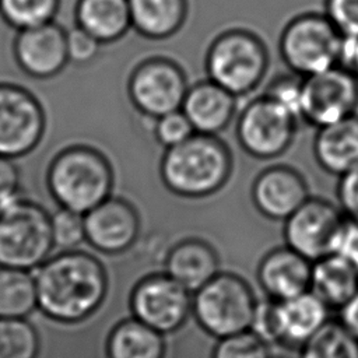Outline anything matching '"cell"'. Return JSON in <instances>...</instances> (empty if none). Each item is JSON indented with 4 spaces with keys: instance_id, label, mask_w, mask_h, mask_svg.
Wrapping results in <instances>:
<instances>
[{
    "instance_id": "obj_6",
    "label": "cell",
    "mask_w": 358,
    "mask_h": 358,
    "mask_svg": "<svg viewBox=\"0 0 358 358\" xmlns=\"http://www.w3.org/2000/svg\"><path fill=\"white\" fill-rule=\"evenodd\" d=\"M257 299L239 274L220 271L192 294V315L199 327L214 338L250 329Z\"/></svg>"
},
{
    "instance_id": "obj_36",
    "label": "cell",
    "mask_w": 358,
    "mask_h": 358,
    "mask_svg": "<svg viewBox=\"0 0 358 358\" xmlns=\"http://www.w3.org/2000/svg\"><path fill=\"white\" fill-rule=\"evenodd\" d=\"M101 43L77 25L67 31L69 62L74 64H88L99 53Z\"/></svg>"
},
{
    "instance_id": "obj_22",
    "label": "cell",
    "mask_w": 358,
    "mask_h": 358,
    "mask_svg": "<svg viewBox=\"0 0 358 358\" xmlns=\"http://www.w3.org/2000/svg\"><path fill=\"white\" fill-rule=\"evenodd\" d=\"M131 29L151 41L178 34L189 14V0H127Z\"/></svg>"
},
{
    "instance_id": "obj_8",
    "label": "cell",
    "mask_w": 358,
    "mask_h": 358,
    "mask_svg": "<svg viewBox=\"0 0 358 358\" xmlns=\"http://www.w3.org/2000/svg\"><path fill=\"white\" fill-rule=\"evenodd\" d=\"M41 78L0 83V155L20 158L31 152L46 130V112L38 90Z\"/></svg>"
},
{
    "instance_id": "obj_27",
    "label": "cell",
    "mask_w": 358,
    "mask_h": 358,
    "mask_svg": "<svg viewBox=\"0 0 358 358\" xmlns=\"http://www.w3.org/2000/svg\"><path fill=\"white\" fill-rule=\"evenodd\" d=\"M301 358H358V338L330 319L301 347Z\"/></svg>"
},
{
    "instance_id": "obj_18",
    "label": "cell",
    "mask_w": 358,
    "mask_h": 358,
    "mask_svg": "<svg viewBox=\"0 0 358 358\" xmlns=\"http://www.w3.org/2000/svg\"><path fill=\"white\" fill-rule=\"evenodd\" d=\"M236 96L211 80L189 85L180 110L194 133L217 136L224 131L236 113Z\"/></svg>"
},
{
    "instance_id": "obj_17",
    "label": "cell",
    "mask_w": 358,
    "mask_h": 358,
    "mask_svg": "<svg viewBox=\"0 0 358 358\" xmlns=\"http://www.w3.org/2000/svg\"><path fill=\"white\" fill-rule=\"evenodd\" d=\"M312 262L282 245L268 250L259 262L256 280L266 298L284 301L310 288Z\"/></svg>"
},
{
    "instance_id": "obj_21",
    "label": "cell",
    "mask_w": 358,
    "mask_h": 358,
    "mask_svg": "<svg viewBox=\"0 0 358 358\" xmlns=\"http://www.w3.org/2000/svg\"><path fill=\"white\" fill-rule=\"evenodd\" d=\"M316 164L329 175L343 176L358 166V113L316 129L312 144Z\"/></svg>"
},
{
    "instance_id": "obj_10",
    "label": "cell",
    "mask_w": 358,
    "mask_h": 358,
    "mask_svg": "<svg viewBox=\"0 0 358 358\" xmlns=\"http://www.w3.org/2000/svg\"><path fill=\"white\" fill-rule=\"evenodd\" d=\"M189 84L183 69L172 59L152 56L141 60L127 80V95L134 109L145 117L179 110Z\"/></svg>"
},
{
    "instance_id": "obj_35",
    "label": "cell",
    "mask_w": 358,
    "mask_h": 358,
    "mask_svg": "<svg viewBox=\"0 0 358 358\" xmlns=\"http://www.w3.org/2000/svg\"><path fill=\"white\" fill-rule=\"evenodd\" d=\"M249 330L267 345H278V329L274 301L268 298L263 301L257 299Z\"/></svg>"
},
{
    "instance_id": "obj_11",
    "label": "cell",
    "mask_w": 358,
    "mask_h": 358,
    "mask_svg": "<svg viewBox=\"0 0 358 358\" xmlns=\"http://www.w3.org/2000/svg\"><path fill=\"white\" fill-rule=\"evenodd\" d=\"M133 317L166 336L182 329L192 315V292L166 273L140 278L129 298Z\"/></svg>"
},
{
    "instance_id": "obj_30",
    "label": "cell",
    "mask_w": 358,
    "mask_h": 358,
    "mask_svg": "<svg viewBox=\"0 0 358 358\" xmlns=\"http://www.w3.org/2000/svg\"><path fill=\"white\" fill-rule=\"evenodd\" d=\"M53 245L59 250L78 249L85 242L84 214L59 207L50 214Z\"/></svg>"
},
{
    "instance_id": "obj_7",
    "label": "cell",
    "mask_w": 358,
    "mask_h": 358,
    "mask_svg": "<svg viewBox=\"0 0 358 358\" xmlns=\"http://www.w3.org/2000/svg\"><path fill=\"white\" fill-rule=\"evenodd\" d=\"M343 35L324 13H302L292 17L281 31L278 53L287 69L309 77L338 66Z\"/></svg>"
},
{
    "instance_id": "obj_14",
    "label": "cell",
    "mask_w": 358,
    "mask_h": 358,
    "mask_svg": "<svg viewBox=\"0 0 358 358\" xmlns=\"http://www.w3.org/2000/svg\"><path fill=\"white\" fill-rule=\"evenodd\" d=\"M85 242L108 256L130 250L138 239L141 220L137 208L126 199L110 196L84 214Z\"/></svg>"
},
{
    "instance_id": "obj_40",
    "label": "cell",
    "mask_w": 358,
    "mask_h": 358,
    "mask_svg": "<svg viewBox=\"0 0 358 358\" xmlns=\"http://www.w3.org/2000/svg\"><path fill=\"white\" fill-rule=\"evenodd\" d=\"M338 322L358 338V291L338 309Z\"/></svg>"
},
{
    "instance_id": "obj_41",
    "label": "cell",
    "mask_w": 358,
    "mask_h": 358,
    "mask_svg": "<svg viewBox=\"0 0 358 358\" xmlns=\"http://www.w3.org/2000/svg\"><path fill=\"white\" fill-rule=\"evenodd\" d=\"M338 66L347 69L358 81V38H344Z\"/></svg>"
},
{
    "instance_id": "obj_31",
    "label": "cell",
    "mask_w": 358,
    "mask_h": 358,
    "mask_svg": "<svg viewBox=\"0 0 358 358\" xmlns=\"http://www.w3.org/2000/svg\"><path fill=\"white\" fill-rule=\"evenodd\" d=\"M302 92L303 77L294 73H278L266 85L264 94L280 106L287 109L299 122H302Z\"/></svg>"
},
{
    "instance_id": "obj_16",
    "label": "cell",
    "mask_w": 358,
    "mask_h": 358,
    "mask_svg": "<svg viewBox=\"0 0 358 358\" xmlns=\"http://www.w3.org/2000/svg\"><path fill=\"white\" fill-rule=\"evenodd\" d=\"M14 53L27 74L36 78L55 77L70 63L67 31L55 21L17 31Z\"/></svg>"
},
{
    "instance_id": "obj_34",
    "label": "cell",
    "mask_w": 358,
    "mask_h": 358,
    "mask_svg": "<svg viewBox=\"0 0 358 358\" xmlns=\"http://www.w3.org/2000/svg\"><path fill=\"white\" fill-rule=\"evenodd\" d=\"M324 14L344 38H358V0H324Z\"/></svg>"
},
{
    "instance_id": "obj_15",
    "label": "cell",
    "mask_w": 358,
    "mask_h": 358,
    "mask_svg": "<svg viewBox=\"0 0 358 358\" xmlns=\"http://www.w3.org/2000/svg\"><path fill=\"white\" fill-rule=\"evenodd\" d=\"M303 175L289 165H270L260 171L250 187L255 208L267 220L285 221L308 199Z\"/></svg>"
},
{
    "instance_id": "obj_20",
    "label": "cell",
    "mask_w": 358,
    "mask_h": 358,
    "mask_svg": "<svg viewBox=\"0 0 358 358\" xmlns=\"http://www.w3.org/2000/svg\"><path fill=\"white\" fill-rule=\"evenodd\" d=\"M164 273L193 294L220 273V257L208 241L183 238L166 252Z\"/></svg>"
},
{
    "instance_id": "obj_4",
    "label": "cell",
    "mask_w": 358,
    "mask_h": 358,
    "mask_svg": "<svg viewBox=\"0 0 358 358\" xmlns=\"http://www.w3.org/2000/svg\"><path fill=\"white\" fill-rule=\"evenodd\" d=\"M50 213L21 189L0 203V266L35 270L52 253Z\"/></svg>"
},
{
    "instance_id": "obj_32",
    "label": "cell",
    "mask_w": 358,
    "mask_h": 358,
    "mask_svg": "<svg viewBox=\"0 0 358 358\" xmlns=\"http://www.w3.org/2000/svg\"><path fill=\"white\" fill-rule=\"evenodd\" d=\"M211 358H271L270 345L250 330L218 338Z\"/></svg>"
},
{
    "instance_id": "obj_37",
    "label": "cell",
    "mask_w": 358,
    "mask_h": 358,
    "mask_svg": "<svg viewBox=\"0 0 358 358\" xmlns=\"http://www.w3.org/2000/svg\"><path fill=\"white\" fill-rule=\"evenodd\" d=\"M336 196L344 217L358 224V166L338 178Z\"/></svg>"
},
{
    "instance_id": "obj_29",
    "label": "cell",
    "mask_w": 358,
    "mask_h": 358,
    "mask_svg": "<svg viewBox=\"0 0 358 358\" xmlns=\"http://www.w3.org/2000/svg\"><path fill=\"white\" fill-rule=\"evenodd\" d=\"M62 0H0V17L21 31L55 20Z\"/></svg>"
},
{
    "instance_id": "obj_42",
    "label": "cell",
    "mask_w": 358,
    "mask_h": 358,
    "mask_svg": "<svg viewBox=\"0 0 358 358\" xmlns=\"http://www.w3.org/2000/svg\"><path fill=\"white\" fill-rule=\"evenodd\" d=\"M274 358H291V357H274Z\"/></svg>"
},
{
    "instance_id": "obj_38",
    "label": "cell",
    "mask_w": 358,
    "mask_h": 358,
    "mask_svg": "<svg viewBox=\"0 0 358 358\" xmlns=\"http://www.w3.org/2000/svg\"><path fill=\"white\" fill-rule=\"evenodd\" d=\"M331 253L340 256L348 264L358 271V224L350 220H344L340 227L333 246Z\"/></svg>"
},
{
    "instance_id": "obj_3",
    "label": "cell",
    "mask_w": 358,
    "mask_h": 358,
    "mask_svg": "<svg viewBox=\"0 0 358 358\" xmlns=\"http://www.w3.org/2000/svg\"><path fill=\"white\" fill-rule=\"evenodd\" d=\"M46 185L59 207L85 214L112 196L115 173L108 157L90 144H70L49 162Z\"/></svg>"
},
{
    "instance_id": "obj_12",
    "label": "cell",
    "mask_w": 358,
    "mask_h": 358,
    "mask_svg": "<svg viewBox=\"0 0 358 358\" xmlns=\"http://www.w3.org/2000/svg\"><path fill=\"white\" fill-rule=\"evenodd\" d=\"M358 109V81L344 67L334 66L303 78L302 122L322 127L352 116Z\"/></svg>"
},
{
    "instance_id": "obj_39",
    "label": "cell",
    "mask_w": 358,
    "mask_h": 358,
    "mask_svg": "<svg viewBox=\"0 0 358 358\" xmlns=\"http://www.w3.org/2000/svg\"><path fill=\"white\" fill-rule=\"evenodd\" d=\"M21 173L15 159L0 155V203L20 190Z\"/></svg>"
},
{
    "instance_id": "obj_28",
    "label": "cell",
    "mask_w": 358,
    "mask_h": 358,
    "mask_svg": "<svg viewBox=\"0 0 358 358\" xmlns=\"http://www.w3.org/2000/svg\"><path fill=\"white\" fill-rule=\"evenodd\" d=\"M41 336L31 317H0V358H38Z\"/></svg>"
},
{
    "instance_id": "obj_33",
    "label": "cell",
    "mask_w": 358,
    "mask_h": 358,
    "mask_svg": "<svg viewBox=\"0 0 358 358\" xmlns=\"http://www.w3.org/2000/svg\"><path fill=\"white\" fill-rule=\"evenodd\" d=\"M154 122H155L154 124L155 140L164 148L175 147L183 143L185 140H187L192 134H194V130L190 122L187 120V117L183 115L180 109L166 113Z\"/></svg>"
},
{
    "instance_id": "obj_24",
    "label": "cell",
    "mask_w": 358,
    "mask_h": 358,
    "mask_svg": "<svg viewBox=\"0 0 358 358\" xmlns=\"http://www.w3.org/2000/svg\"><path fill=\"white\" fill-rule=\"evenodd\" d=\"M105 354L106 358H165V336L131 316L112 327Z\"/></svg>"
},
{
    "instance_id": "obj_9",
    "label": "cell",
    "mask_w": 358,
    "mask_h": 358,
    "mask_svg": "<svg viewBox=\"0 0 358 358\" xmlns=\"http://www.w3.org/2000/svg\"><path fill=\"white\" fill-rule=\"evenodd\" d=\"M299 120L271 98L260 94L239 112L235 123L238 145L256 159H275L292 145Z\"/></svg>"
},
{
    "instance_id": "obj_2",
    "label": "cell",
    "mask_w": 358,
    "mask_h": 358,
    "mask_svg": "<svg viewBox=\"0 0 358 358\" xmlns=\"http://www.w3.org/2000/svg\"><path fill=\"white\" fill-rule=\"evenodd\" d=\"M234 158L218 138L194 133L183 143L165 148L159 161L164 186L183 199H206L220 192L231 178Z\"/></svg>"
},
{
    "instance_id": "obj_13",
    "label": "cell",
    "mask_w": 358,
    "mask_h": 358,
    "mask_svg": "<svg viewBox=\"0 0 358 358\" xmlns=\"http://www.w3.org/2000/svg\"><path fill=\"white\" fill-rule=\"evenodd\" d=\"M344 220L337 204L310 196L282 222L285 246L313 263L331 253L334 238Z\"/></svg>"
},
{
    "instance_id": "obj_25",
    "label": "cell",
    "mask_w": 358,
    "mask_h": 358,
    "mask_svg": "<svg viewBox=\"0 0 358 358\" xmlns=\"http://www.w3.org/2000/svg\"><path fill=\"white\" fill-rule=\"evenodd\" d=\"M330 309H340L358 291V271L334 253L312 263L310 288Z\"/></svg>"
},
{
    "instance_id": "obj_5",
    "label": "cell",
    "mask_w": 358,
    "mask_h": 358,
    "mask_svg": "<svg viewBox=\"0 0 358 358\" xmlns=\"http://www.w3.org/2000/svg\"><path fill=\"white\" fill-rule=\"evenodd\" d=\"M268 64L266 43L245 28L220 32L208 45L204 57L207 78L236 98L253 92L262 84Z\"/></svg>"
},
{
    "instance_id": "obj_23",
    "label": "cell",
    "mask_w": 358,
    "mask_h": 358,
    "mask_svg": "<svg viewBox=\"0 0 358 358\" xmlns=\"http://www.w3.org/2000/svg\"><path fill=\"white\" fill-rule=\"evenodd\" d=\"M74 20L101 45L113 43L131 29L127 0H77Z\"/></svg>"
},
{
    "instance_id": "obj_26",
    "label": "cell",
    "mask_w": 358,
    "mask_h": 358,
    "mask_svg": "<svg viewBox=\"0 0 358 358\" xmlns=\"http://www.w3.org/2000/svg\"><path fill=\"white\" fill-rule=\"evenodd\" d=\"M38 310L32 271L0 266V317L28 319Z\"/></svg>"
},
{
    "instance_id": "obj_19",
    "label": "cell",
    "mask_w": 358,
    "mask_h": 358,
    "mask_svg": "<svg viewBox=\"0 0 358 358\" xmlns=\"http://www.w3.org/2000/svg\"><path fill=\"white\" fill-rule=\"evenodd\" d=\"M278 345L299 348L329 320L330 308L310 289L284 301H274Z\"/></svg>"
},
{
    "instance_id": "obj_1",
    "label": "cell",
    "mask_w": 358,
    "mask_h": 358,
    "mask_svg": "<svg viewBox=\"0 0 358 358\" xmlns=\"http://www.w3.org/2000/svg\"><path fill=\"white\" fill-rule=\"evenodd\" d=\"M38 312L62 324H80L90 319L108 295V273L90 252L59 250L32 270Z\"/></svg>"
}]
</instances>
